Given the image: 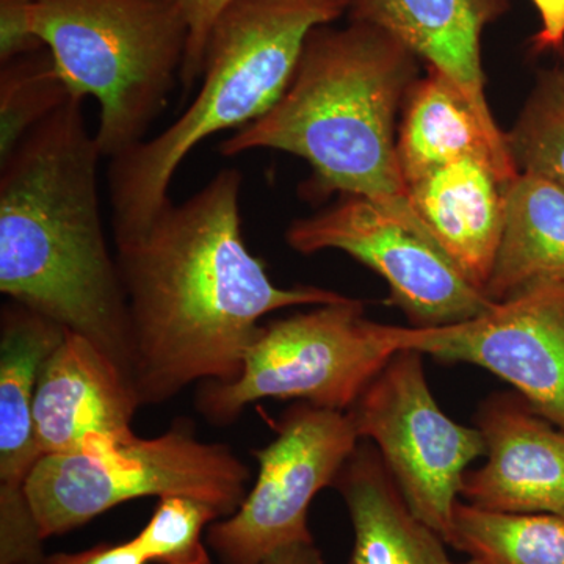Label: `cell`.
Segmentation results:
<instances>
[{"label": "cell", "instance_id": "6da1fadb", "mask_svg": "<svg viewBox=\"0 0 564 564\" xmlns=\"http://www.w3.org/2000/svg\"><path fill=\"white\" fill-rule=\"evenodd\" d=\"M242 184L239 170H220L184 203L166 204L143 232L113 242L140 406L170 402L195 383L236 380L265 315L347 299L270 280L245 242Z\"/></svg>", "mask_w": 564, "mask_h": 564}, {"label": "cell", "instance_id": "7a4b0ae2", "mask_svg": "<svg viewBox=\"0 0 564 564\" xmlns=\"http://www.w3.org/2000/svg\"><path fill=\"white\" fill-rule=\"evenodd\" d=\"M84 102L70 96L0 162V292L90 340L132 383L128 299L102 226L104 158Z\"/></svg>", "mask_w": 564, "mask_h": 564}, {"label": "cell", "instance_id": "3957f363", "mask_svg": "<svg viewBox=\"0 0 564 564\" xmlns=\"http://www.w3.org/2000/svg\"><path fill=\"white\" fill-rule=\"evenodd\" d=\"M419 62L369 22L321 25L307 36L280 101L218 151L225 158L289 152L313 170L307 196H358L434 239L413 209L397 158V117L421 77Z\"/></svg>", "mask_w": 564, "mask_h": 564}, {"label": "cell", "instance_id": "277c9868", "mask_svg": "<svg viewBox=\"0 0 564 564\" xmlns=\"http://www.w3.org/2000/svg\"><path fill=\"white\" fill-rule=\"evenodd\" d=\"M351 0H232L212 28L202 85L155 137L109 159L113 242L143 232L170 198L193 150L218 132L240 131L280 101L314 29L350 11Z\"/></svg>", "mask_w": 564, "mask_h": 564}, {"label": "cell", "instance_id": "5b68a950", "mask_svg": "<svg viewBox=\"0 0 564 564\" xmlns=\"http://www.w3.org/2000/svg\"><path fill=\"white\" fill-rule=\"evenodd\" d=\"M35 28L70 96L99 102L102 158L147 140L187 51V24L173 0H36Z\"/></svg>", "mask_w": 564, "mask_h": 564}, {"label": "cell", "instance_id": "8992f818", "mask_svg": "<svg viewBox=\"0 0 564 564\" xmlns=\"http://www.w3.org/2000/svg\"><path fill=\"white\" fill-rule=\"evenodd\" d=\"M250 480V467L231 447L203 443L181 421L151 440L90 436L80 454L41 456L24 489L47 540L141 497H192L229 518Z\"/></svg>", "mask_w": 564, "mask_h": 564}, {"label": "cell", "instance_id": "52a82bcc", "mask_svg": "<svg viewBox=\"0 0 564 564\" xmlns=\"http://www.w3.org/2000/svg\"><path fill=\"white\" fill-rule=\"evenodd\" d=\"M397 351L391 325L369 321L361 300L347 296L259 326L242 372L229 383L199 384L196 410L217 426L263 399L347 413Z\"/></svg>", "mask_w": 564, "mask_h": 564}, {"label": "cell", "instance_id": "ba28073f", "mask_svg": "<svg viewBox=\"0 0 564 564\" xmlns=\"http://www.w3.org/2000/svg\"><path fill=\"white\" fill-rule=\"evenodd\" d=\"M347 413L359 440L377 447L410 510L445 541L464 474L485 456V443L475 426L441 410L422 352L397 351Z\"/></svg>", "mask_w": 564, "mask_h": 564}, {"label": "cell", "instance_id": "9c48e42d", "mask_svg": "<svg viewBox=\"0 0 564 564\" xmlns=\"http://www.w3.org/2000/svg\"><path fill=\"white\" fill-rule=\"evenodd\" d=\"M276 437L252 451L258 480L239 510L215 522L207 544L221 564H263L288 545L314 543L310 508L361 443L350 414L296 402L274 422Z\"/></svg>", "mask_w": 564, "mask_h": 564}, {"label": "cell", "instance_id": "30bf717a", "mask_svg": "<svg viewBox=\"0 0 564 564\" xmlns=\"http://www.w3.org/2000/svg\"><path fill=\"white\" fill-rule=\"evenodd\" d=\"M284 237L300 254L343 251L380 274L391 303L414 328L469 321L496 304L436 240L358 196H339L332 206L292 221Z\"/></svg>", "mask_w": 564, "mask_h": 564}, {"label": "cell", "instance_id": "8fae6325", "mask_svg": "<svg viewBox=\"0 0 564 564\" xmlns=\"http://www.w3.org/2000/svg\"><path fill=\"white\" fill-rule=\"evenodd\" d=\"M391 329L399 350L496 375L564 432V282L532 285L454 325Z\"/></svg>", "mask_w": 564, "mask_h": 564}, {"label": "cell", "instance_id": "7c38bea8", "mask_svg": "<svg viewBox=\"0 0 564 564\" xmlns=\"http://www.w3.org/2000/svg\"><path fill=\"white\" fill-rule=\"evenodd\" d=\"M486 463L464 474L459 497L502 513L564 516V432L521 393L496 392L474 417Z\"/></svg>", "mask_w": 564, "mask_h": 564}, {"label": "cell", "instance_id": "4fadbf2b", "mask_svg": "<svg viewBox=\"0 0 564 564\" xmlns=\"http://www.w3.org/2000/svg\"><path fill=\"white\" fill-rule=\"evenodd\" d=\"M139 408L120 367L90 340L66 332L36 388L33 417L41 455L80 454L90 436L129 440Z\"/></svg>", "mask_w": 564, "mask_h": 564}, {"label": "cell", "instance_id": "5bb4252c", "mask_svg": "<svg viewBox=\"0 0 564 564\" xmlns=\"http://www.w3.org/2000/svg\"><path fill=\"white\" fill-rule=\"evenodd\" d=\"M510 10L511 0H351L348 17L402 41L454 84L494 139L505 141L486 98L481 36Z\"/></svg>", "mask_w": 564, "mask_h": 564}, {"label": "cell", "instance_id": "9a60e30c", "mask_svg": "<svg viewBox=\"0 0 564 564\" xmlns=\"http://www.w3.org/2000/svg\"><path fill=\"white\" fill-rule=\"evenodd\" d=\"M507 184L491 163L466 158L408 185L417 217L484 292L502 239Z\"/></svg>", "mask_w": 564, "mask_h": 564}, {"label": "cell", "instance_id": "2e32d148", "mask_svg": "<svg viewBox=\"0 0 564 564\" xmlns=\"http://www.w3.org/2000/svg\"><path fill=\"white\" fill-rule=\"evenodd\" d=\"M333 488L350 514L352 549L347 564H455L445 541L404 502L388 467L369 441H361Z\"/></svg>", "mask_w": 564, "mask_h": 564}, {"label": "cell", "instance_id": "e0dca14e", "mask_svg": "<svg viewBox=\"0 0 564 564\" xmlns=\"http://www.w3.org/2000/svg\"><path fill=\"white\" fill-rule=\"evenodd\" d=\"M397 158L406 187L466 158L491 163L505 182L519 174L507 144L494 139L462 93L433 69L419 77L404 101Z\"/></svg>", "mask_w": 564, "mask_h": 564}, {"label": "cell", "instance_id": "ac0fdd59", "mask_svg": "<svg viewBox=\"0 0 564 564\" xmlns=\"http://www.w3.org/2000/svg\"><path fill=\"white\" fill-rule=\"evenodd\" d=\"M66 329L46 315L7 302L0 315V488H24L41 458L36 441V388L44 364Z\"/></svg>", "mask_w": 564, "mask_h": 564}, {"label": "cell", "instance_id": "d6986e66", "mask_svg": "<svg viewBox=\"0 0 564 564\" xmlns=\"http://www.w3.org/2000/svg\"><path fill=\"white\" fill-rule=\"evenodd\" d=\"M543 282H564V188L519 173L505 188V225L485 293L494 303Z\"/></svg>", "mask_w": 564, "mask_h": 564}, {"label": "cell", "instance_id": "ffe728a7", "mask_svg": "<svg viewBox=\"0 0 564 564\" xmlns=\"http://www.w3.org/2000/svg\"><path fill=\"white\" fill-rule=\"evenodd\" d=\"M445 544L485 564H564V516L458 502Z\"/></svg>", "mask_w": 564, "mask_h": 564}, {"label": "cell", "instance_id": "44dd1931", "mask_svg": "<svg viewBox=\"0 0 564 564\" xmlns=\"http://www.w3.org/2000/svg\"><path fill=\"white\" fill-rule=\"evenodd\" d=\"M505 143L518 173L564 188V61L538 70Z\"/></svg>", "mask_w": 564, "mask_h": 564}, {"label": "cell", "instance_id": "7402d4cb", "mask_svg": "<svg viewBox=\"0 0 564 564\" xmlns=\"http://www.w3.org/2000/svg\"><path fill=\"white\" fill-rule=\"evenodd\" d=\"M70 93L47 47L0 65V162Z\"/></svg>", "mask_w": 564, "mask_h": 564}, {"label": "cell", "instance_id": "603a6c76", "mask_svg": "<svg viewBox=\"0 0 564 564\" xmlns=\"http://www.w3.org/2000/svg\"><path fill=\"white\" fill-rule=\"evenodd\" d=\"M221 514L192 497L159 499L150 522L135 536L148 562L158 564H212L203 543L204 527Z\"/></svg>", "mask_w": 564, "mask_h": 564}, {"label": "cell", "instance_id": "cb8c5ba5", "mask_svg": "<svg viewBox=\"0 0 564 564\" xmlns=\"http://www.w3.org/2000/svg\"><path fill=\"white\" fill-rule=\"evenodd\" d=\"M232 0H173L188 29L187 51L182 63L181 82L185 93L202 80L204 54L215 21Z\"/></svg>", "mask_w": 564, "mask_h": 564}, {"label": "cell", "instance_id": "d4e9b609", "mask_svg": "<svg viewBox=\"0 0 564 564\" xmlns=\"http://www.w3.org/2000/svg\"><path fill=\"white\" fill-rule=\"evenodd\" d=\"M36 0H0V65L44 50L35 28Z\"/></svg>", "mask_w": 564, "mask_h": 564}, {"label": "cell", "instance_id": "484cf974", "mask_svg": "<svg viewBox=\"0 0 564 564\" xmlns=\"http://www.w3.org/2000/svg\"><path fill=\"white\" fill-rule=\"evenodd\" d=\"M540 17V31L530 39L534 55L564 54V0H532Z\"/></svg>", "mask_w": 564, "mask_h": 564}, {"label": "cell", "instance_id": "4316f807", "mask_svg": "<svg viewBox=\"0 0 564 564\" xmlns=\"http://www.w3.org/2000/svg\"><path fill=\"white\" fill-rule=\"evenodd\" d=\"M135 538L122 544H99L77 554L46 556L43 564H148Z\"/></svg>", "mask_w": 564, "mask_h": 564}, {"label": "cell", "instance_id": "83f0119b", "mask_svg": "<svg viewBox=\"0 0 564 564\" xmlns=\"http://www.w3.org/2000/svg\"><path fill=\"white\" fill-rule=\"evenodd\" d=\"M263 564H325V560L315 543H300L280 549Z\"/></svg>", "mask_w": 564, "mask_h": 564}, {"label": "cell", "instance_id": "f1b7e54d", "mask_svg": "<svg viewBox=\"0 0 564 564\" xmlns=\"http://www.w3.org/2000/svg\"><path fill=\"white\" fill-rule=\"evenodd\" d=\"M43 543L20 545V547L2 549L0 551V564H43Z\"/></svg>", "mask_w": 564, "mask_h": 564}, {"label": "cell", "instance_id": "f546056e", "mask_svg": "<svg viewBox=\"0 0 564 564\" xmlns=\"http://www.w3.org/2000/svg\"><path fill=\"white\" fill-rule=\"evenodd\" d=\"M455 564H485V563L480 562V560L470 558L469 562H466V563H455Z\"/></svg>", "mask_w": 564, "mask_h": 564}]
</instances>
